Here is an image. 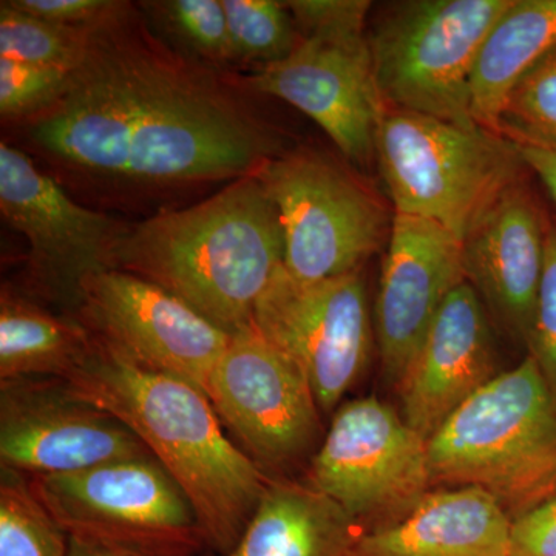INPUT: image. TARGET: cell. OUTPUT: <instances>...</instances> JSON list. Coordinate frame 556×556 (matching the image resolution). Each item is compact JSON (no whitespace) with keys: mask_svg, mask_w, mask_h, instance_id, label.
<instances>
[{"mask_svg":"<svg viewBox=\"0 0 556 556\" xmlns=\"http://www.w3.org/2000/svg\"><path fill=\"white\" fill-rule=\"evenodd\" d=\"M73 70L0 60L3 119H33L67 93Z\"/></svg>","mask_w":556,"mask_h":556,"instance_id":"83f0119b","label":"cell"},{"mask_svg":"<svg viewBox=\"0 0 556 556\" xmlns=\"http://www.w3.org/2000/svg\"><path fill=\"white\" fill-rule=\"evenodd\" d=\"M283 263L276 204L252 174L195 206L126 226L108 269L159 285L233 336L254 324L255 306Z\"/></svg>","mask_w":556,"mask_h":556,"instance_id":"3957f363","label":"cell"},{"mask_svg":"<svg viewBox=\"0 0 556 556\" xmlns=\"http://www.w3.org/2000/svg\"><path fill=\"white\" fill-rule=\"evenodd\" d=\"M365 527L313 485L270 481L228 554L211 556H350Z\"/></svg>","mask_w":556,"mask_h":556,"instance_id":"ffe728a7","label":"cell"},{"mask_svg":"<svg viewBox=\"0 0 556 556\" xmlns=\"http://www.w3.org/2000/svg\"><path fill=\"white\" fill-rule=\"evenodd\" d=\"M0 212L27 239L28 270L42 294L75 305L80 283L108 269L110 249L126 228L70 199L56 179L5 141L0 144Z\"/></svg>","mask_w":556,"mask_h":556,"instance_id":"9a60e30c","label":"cell"},{"mask_svg":"<svg viewBox=\"0 0 556 556\" xmlns=\"http://www.w3.org/2000/svg\"><path fill=\"white\" fill-rule=\"evenodd\" d=\"M68 541L67 556H124L110 554V552L100 551V548L86 546V544L78 543V541L75 540H70V538Z\"/></svg>","mask_w":556,"mask_h":556,"instance_id":"836d02e7","label":"cell"},{"mask_svg":"<svg viewBox=\"0 0 556 556\" xmlns=\"http://www.w3.org/2000/svg\"><path fill=\"white\" fill-rule=\"evenodd\" d=\"M466 281L463 241L428 219L394 214L375 332L388 380L399 386L453 289Z\"/></svg>","mask_w":556,"mask_h":556,"instance_id":"2e32d148","label":"cell"},{"mask_svg":"<svg viewBox=\"0 0 556 556\" xmlns=\"http://www.w3.org/2000/svg\"><path fill=\"white\" fill-rule=\"evenodd\" d=\"M70 540L124 556H199L207 551L195 510L155 457L112 460L28 477Z\"/></svg>","mask_w":556,"mask_h":556,"instance_id":"8992f818","label":"cell"},{"mask_svg":"<svg viewBox=\"0 0 556 556\" xmlns=\"http://www.w3.org/2000/svg\"><path fill=\"white\" fill-rule=\"evenodd\" d=\"M527 348L556 397V223L551 218L547 219L543 280Z\"/></svg>","mask_w":556,"mask_h":556,"instance_id":"f1b7e54d","label":"cell"},{"mask_svg":"<svg viewBox=\"0 0 556 556\" xmlns=\"http://www.w3.org/2000/svg\"><path fill=\"white\" fill-rule=\"evenodd\" d=\"M68 536L43 507L25 475L2 468L0 556H67Z\"/></svg>","mask_w":556,"mask_h":556,"instance_id":"cb8c5ba5","label":"cell"},{"mask_svg":"<svg viewBox=\"0 0 556 556\" xmlns=\"http://www.w3.org/2000/svg\"><path fill=\"white\" fill-rule=\"evenodd\" d=\"M244 84L316 121L353 163L368 166L376 159L387 108L372 72L367 30L300 35L287 60L254 70Z\"/></svg>","mask_w":556,"mask_h":556,"instance_id":"4fadbf2b","label":"cell"},{"mask_svg":"<svg viewBox=\"0 0 556 556\" xmlns=\"http://www.w3.org/2000/svg\"><path fill=\"white\" fill-rule=\"evenodd\" d=\"M130 22L124 3L94 27L67 93L31 119L42 155L130 189L236 181L277 156L265 124L211 70Z\"/></svg>","mask_w":556,"mask_h":556,"instance_id":"6da1fadb","label":"cell"},{"mask_svg":"<svg viewBox=\"0 0 556 556\" xmlns=\"http://www.w3.org/2000/svg\"><path fill=\"white\" fill-rule=\"evenodd\" d=\"M146 456L152 455L129 428L73 394L64 380H0L2 468L40 477Z\"/></svg>","mask_w":556,"mask_h":556,"instance_id":"5bb4252c","label":"cell"},{"mask_svg":"<svg viewBox=\"0 0 556 556\" xmlns=\"http://www.w3.org/2000/svg\"><path fill=\"white\" fill-rule=\"evenodd\" d=\"M207 397L260 467L292 463L316 441L320 407L308 379L254 324L230 338Z\"/></svg>","mask_w":556,"mask_h":556,"instance_id":"7c38bea8","label":"cell"},{"mask_svg":"<svg viewBox=\"0 0 556 556\" xmlns=\"http://www.w3.org/2000/svg\"><path fill=\"white\" fill-rule=\"evenodd\" d=\"M511 0H412L391 5L368 35L387 109L479 127L470 75L486 33Z\"/></svg>","mask_w":556,"mask_h":556,"instance_id":"52a82bcc","label":"cell"},{"mask_svg":"<svg viewBox=\"0 0 556 556\" xmlns=\"http://www.w3.org/2000/svg\"><path fill=\"white\" fill-rule=\"evenodd\" d=\"M522 179L504 190L467 233L463 263L466 280L497 320L527 343L546 262L548 217Z\"/></svg>","mask_w":556,"mask_h":556,"instance_id":"ac0fdd59","label":"cell"},{"mask_svg":"<svg viewBox=\"0 0 556 556\" xmlns=\"http://www.w3.org/2000/svg\"><path fill=\"white\" fill-rule=\"evenodd\" d=\"M139 7L179 56L204 67L233 62L222 0H161Z\"/></svg>","mask_w":556,"mask_h":556,"instance_id":"603a6c76","label":"cell"},{"mask_svg":"<svg viewBox=\"0 0 556 556\" xmlns=\"http://www.w3.org/2000/svg\"><path fill=\"white\" fill-rule=\"evenodd\" d=\"M255 175L280 217L283 268L298 280L356 273L386 239L387 212L375 193L321 153L277 155Z\"/></svg>","mask_w":556,"mask_h":556,"instance_id":"ba28073f","label":"cell"},{"mask_svg":"<svg viewBox=\"0 0 556 556\" xmlns=\"http://www.w3.org/2000/svg\"><path fill=\"white\" fill-rule=\"evenodd\" d=\"M254 325L298 365L324 412L361 378L375 343L361 270L302 281L281 266L255 306Z\"/></svg>","mask_w":556,"mask_h":556,"instance_id":"30bf717a","label":"cell"},{"mask_svg":"<svg viewBox=\"0 0 556 556\" xmlns=\"http://www.w3.org/2000/svg\"><path fill=\"white\" fill-rule=\"evenodd\" d=\"M13 9L73 28H93L123 9L110 0H7Z\"/></svg>","mask_w":556,"mask_h":556,"instance_id":"4dcf8cb0","label":"cell"},{"mask_svg":"<svg viewBox=\"0 0 556 556\" xmlns=\"http://www.w3.org/2000/svg\"><path fill=\"white\" fill-rule=\"evenodd\" d=\"M62 380L129 428L188 496L207 551L228 554L270 479L226 437L207 394L188 380L142 367L97 336Z\"/></svg>","mask_w":556,"mask_h":556,"instance_id":"7a4b0ae2","label":"cell"},{"mask_svg":"<svg viewBox=\"0 0 556 556\" xmlns=\"http://www.w3.org/2000/svg\"><path fill=\"white\" fill-rule=\"evenodd\" d=\"M233 62L268 67L287 60L300 43V33L287 2L222 0Z\"/></svg>","mask_w":556,"mask_h":556,"instance_id":"d4e9b609","label":"cell"},{"mask_svg":"<svg viewBox=\"0 0 556 556\" xmlns=\"http://www.w3.org/2000/svg\"><path fill=\"white\" fill-rule=\"evenodd\" d=\"M433 484L473 485L515 519L556 495V397L535 358L500 372L428 439Z\"/></svg>","mask_w":556,"mask_h":556,"instance_id":"277c9868","label":"cell"},{"mask_svg":"<svg viewBox=\"0 0 556 556\" xmlns=\"http://www.w3.org/2000/svg\"><path fill=\"white\" fill-rule=\"evenodd\" d=\"M511 518L473 485L428 492L404 517L364 533L350 556H510Z\"/></svg>","mask_w":556,"mask_h":556,"instance_id":"d6986e66","label":"cell"},{"mask_svg":"<svg viewBox=\"0 0 556 556\" xmlns=\"http://www.w3.org/2000/svg\"><path fill=\"white\" fill-rule=\"evenodd\" d=\"M309 484L367 530L407 515L433 485L428 441L376 397L348 402L309 468ZM365 530V532H367Z\"/></svg>","mask_w":556,"mask_h":556,"instance_id":"9c48e42d","label":"cell"},{"mask_svg":"<svg viewBox=\"0 0 556 556\" xmlns=\"http://www.w3.org/2000/svg\"><path fill=\"white\" fill-rule=\"evenodd\" d=\"M376 160L394 214L437 223L460 241L527 170L504 135L396 109L380 119Z\"/></svg>","mask_w":556,"mask_h":556,"instance_id":"5b68a950","label":"cell"},{"mask_svg":"<svg viewBox=\"0 0 556 556\" xmlns=\"http://www.w3.org/2000/svg\"><path fill=\"white\" fill-rule=\"evenodd\" d=\"M481 298L463 281L445 300L399 382L405 422L427 441L497 376Z\"/></svg>","mask_w":556,"mask_h":556,"instance_id":"e0dca14e","label":"cell"},{"mask_svg":"<svg viewBox=\"0 0 556 556\" xmlns=\"http://www.w3.org/2000/svg\"><path fill=\"white\" fill-rule=\"evenodd\" d=\"M510 556H556V495L511 519Z\"/></svg>","mask_w":556,"mask_h":556,"instance_id":"1f68e13d","label":"cell"},{"mask_svg":"<svg viewBox=\"0 0 556 556\" xmlns=\"http://www.w3.org/2000/svg\"><path fill=\"white\" fill-rule=\"evenodd\" d=\"M300 35L367 28L371 2L365 0H292L287 2Z\"/></svg>","mask_w":556,"mask_h":556,"instance_id":"f546056e","label":"cell"},{"mask_svg":"<svg viewBox=\"0 0 556 556\" xmlns=\"http://www.w3.org/2000/svg\"><path fill=\"white\" fill-rule=\"evenodd\" d=\"M500 131L510 141L556 146V47L511 91Z\"/></svg>","mask_w":556,"mask_h":556,"instance_id":"4316f807","label":"cell"},{"mask_svg":"<svg viewBox=\"0 0 556 556\" xmlns=\"http://www.w3.org/2000/svg\"><path fill=\"white\" fill-rule=\"evenodd\" d=\"M515 144L527 169L541 179L556 207V146L535 141H517Z\"/></svg>","mask_w":556,"mask_h":556,"instance_id":"d6a6232c","label":"cell"},{"mask_svg":"<svg viewBox=\"0 0 556 556\" xmlns=\"http://www.w3.org/2000/svg\"><path fill=\"white\" fill-rule=\"evenodd\" d=\"M94 28V27H93ZM93 28H73L40 20L0 3V60L75 70Z\"/></svg>","mask_w":556,"mask_h":556,"instance_id":"484cf974","label":"cell"},{"mask_svg":"<svg viewBox=\"0 0 556 556\" xmlns=\"http://www.w3.org/2000/svg\"><path fill=\"white\" fill-rule=\"evenodd\" d=\"M93 336L79 318L50 311L3 285L0 292V380L67 378L87 356Z\"/></svg>","mask_w":556,"mask_h":556,"instance_id":"7402d4cb","label":"cell"},{"mask_svg":"<svg viewBox=\"0 0 556 556\" xmlns=\"http://www.w3.org/2000/svg\"><path fill=\"white\" fill-rule=\"evenodd\" d=\"M556 47V0H511L486 33L470 75V110L482 129L501 135L511 91Z\"/></svg>","mask_w":556,"mask_h":556,"instance_id":"44dd1931","label":"cell"},{"mask_svg":"<svg viewBox=\"0 0 556 556\" xmlns=\"http://www.w3.org/2000/svg\"><path fill=\"white\" fill-rule=\"evenodd\" d=\"M76 308L98 339L142 367L188 380L206 394L212 369L232 338L166 289L118 269L87 277Z\"/></svg>","mask_w":556,"mask_h":556,"instance_id":"8fae6325","label":"cell"}]
</instances>
